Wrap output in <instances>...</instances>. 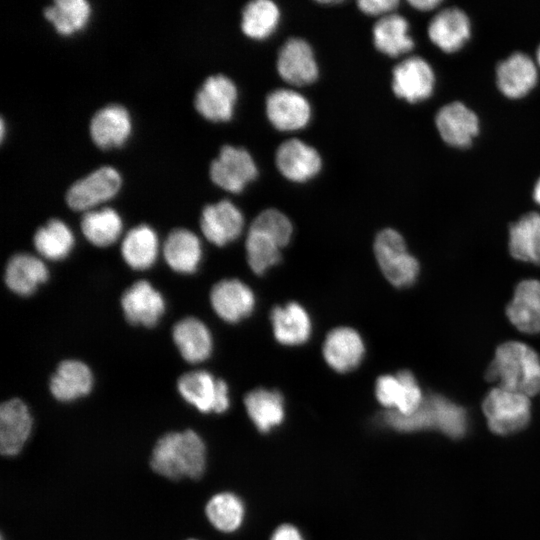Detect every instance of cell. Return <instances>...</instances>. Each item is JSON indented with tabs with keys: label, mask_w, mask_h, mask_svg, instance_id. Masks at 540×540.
Listing matches in <instances>:
<instances>
[{
	"label": "cell",
	"mask_w": 540,
	"mask_h": 540,
	"mask_svg": "<svg viewBox=\"0 0 540 540\" xmlns=\"http://www.w3.org/2000/svg\"><path fill=\"white\" fill-rule=\"evenodd\" d=\"M485 378L500 388L533 396L540 391V357L525 343L505 342L496 349Z\"/></svg>",
	"instance_id": "cell-1"
},
{
	"label": "cell",
	"mask_w": 540,
	"mask_h": 540,
	"mask_svg": "<svg viewBox=\"0 0 540 540\" xmlns=\"http://www.w3.org/2000/svg\"><path fill=\"white\" fill-rule=\"evenodd\" d=\"M150 464L156 473L172 480L197 479L206 465L205 444L192 430L167 433L155 444Z\"/></svg>",
	"instance_id": "cell-2"
},
{
	"label": "cell",
	"mask_w": 540,
	"mask_h": 540,
	"mask_svg": "<svg viewBox=\"0 0 540 540\" xmlns=\"http://www.w3.org/2000/svg\"><path fill=\"white\" fill-rule=\"evenodd\" d=\"M386 425L402 432L438 429L451 438L462 437L467 430V414L463 407L451 400L431 394L423 399L420 407L410 415L388 410L382 415Z\"/></svg>",
	"instance_id": "cell-3"
},
{
	"label": "cell",
	"mask_w": 540,
	"mask_h": 540,
	"mask_svg": "<svg viewBox=\"0 0 540 540\" xmlns=\"http://www.w3.org/2000/svg\"><path fill=\"white\" fill-rule=\"evenodd\" d=\"M374 252L381 271L392 285L404 288L416 281L419 262L407 251L405 240L398 231L392 228L380 231L375 238Z\"/></svg>",
	"instance_id": "cell-4"
},
{
	"label": "cell",
	"mask_w": 540,
	"mask_h": 540,
	"mask_svg": "<svg viewBox=\"0 0 540 540\" xmlns=\"http://www.w3.org/2000/svg\"><path fill=\"white\" fill-rule=\"evenodd\" d=\"M529 397L500 387L491 389L482 403L490 430L508 435L522 430L530 419Z\"/></svg>",
	"instance_id": "cell-5"
},
{
	"label": "cell",
	"mask_w": 540,
	"mask_h": 540,
	"mask_svg": "<svg viewBox=\"0 0 540 540\" xmlns=\"http://www.w3.org/2000/svg\"><path fill=\"white\" fill-rule=\"evenodd\" d=\"M209 173L215 185L226 191L239 193L256 179L258 169L246 149L225 145L211 163Z\"/></svg>",
	"instance_id": "cell-6"
},
{
	"label": "cell",
	"mask_w": 540,
	"mask_h": 540,
	"mask_svg": "<svg viewBox=\"0 0 540 540\" xmlns=\"http://www.w3.org/2000/svg\"><path fill=\"white\" fill-rule=\"evenodd\" d=\"M180 395L200 412L222 413L229 408L228 386L207 371L183 374L177 383Z\"/></svg>",
	"instance_id": "cell-7"
},
{
	"label": "cell",
	"mask_w": 540,
	"mask_h": 540,
	"mask_svg": "<svg viewBox=\"0 0 540 540\" xmlns=\"http://www.w3.org/2000/svg\"><path fill=\"white\" fill-rule=\"evenodd\" d=\"M120 187L119 172L104 166L75 182L67 192L66 201L73 210L88 211L113 198Z\"/></svg>",
	"instance_id": "cell-8"
},
{
	"label": "cell",
	"mask_w": 540,
	"mask_h": 540,
	"mask_svg": "<svg viewBox=\"0 0 540 540\" xmlns=\"http://www.w3.org/2000/svg\"><path fill=\"white\" fill-rule=\"evenodd\" d=\"M435 81L433 68L419 56L404 59L392 72L394 94L410 103L429 98L433 93Z\"/></svg>",
	"instance_id": "cell-9"
},
{
	"label": "cell",
	"mask_w": 540,
	"mask_h": 540,
	"mask_svg": "<svg viewBox=\"0 0 540 540\" xmlns=\"http://www.w3.org/2000/svg\"><path fill=\"white\" fill-rule=\"evenodd\" d=\"M276 67L280 77L294 86L315 82L319 68L310 44L298 37L287 39L277 56Z\"/></svg>",
	"instance_id": "cell-10"
},
{
	"label": "cell",
	"mask_w": 540,
	"mask_h": 540,
	"mask_svg": "<svg viewBox=\"0 0 540 540\" xmlns=\"http://www.w3.org/2000/svg\"><path fill=\"white\" fill-rule=\"evenodd\" d=\"M238 98L237 87L225 75L208 77L196 93L194 104L198 113L213 122L229 121Z\"/></svg>",
	"instance_id": "cell-11"
},
{
	"label": "cell",
	"mask_w": 540,
	"mask_h": 540,
	"mask_svg": "<svg viewBox=\"0 0 540 540\" xmlns=\"http://www.w3.org/2000/svg\"><path fill=\"white\" fill-rule=\"evenodd\" d=\"M266 116L279 131H296L304 128L311 118L308 100L292 89H276L265 101Z\"/></svg>",
	"instance_id": "cell-12"
},
{
	"label": "cell",
	"mask_w": 540,
	"mask_h": 540,
	"mask_svg": "<svg viewBox=\"0 0 540 540\" xmlns=\"http://www.w3.org/2000/svg\"><path fill=\"white\" fill-rule=\"evenodd\" d=\"M375 392L383 406L401 415L414 413L424 399L416 378L408 370H401L396 375L380 376Z\"/></svg>",
	"instance_id": "cell-13"
},
{
	"label": "cell",
	"mask_w": 540,
	"mask_h": 540,
	"mask_svg": "<svg viewBox=\"0 0 540 540\" xmlns=\"http://www.w3.org/2000/svg\"><path fill=\"white\" fill-rule=\"evenodd\" d=\"M275 163L286 179L296 183H303L314 178L322 167V159L318 151L296 138L286 140L279 145L275 154Z\"/></svg>",
	"instance_id": "cell-14"
},
{
	"label": "cell",
	"mask_w": 540,
	"mask_h": 540,
	"mask_svg": "<svg viewBox=\"0 0 540 540\" xmlns=\"http://www.w3.org/2000/svg\"><path fill=\"white\" fill-rule=\"evenodd\" d=\"M436 128L450 146L465 148L479 133V118L464 103L454 101L442 106L435 116Z\"/></svg>",
	"instance_id": "cell-15"
},
{
	"label": "cell",
	"mask_w": 540,
	"mask_h": 540,
	"mask_svg": "<svg viewBox=\"0 0 540 540\" xmlns=\"http://www.w3.org/2000/svg\"><path fill=\"white\" fill-rule=\"evenodd\" d=\"M121 306L130 323L152 327L158 323L165 311V300L151 283L140 280L124 292Z\"/></svg>",
	"instance_id": "cell-16"
},
{
	"label": "cell",
	"mask_w": 540,
	"mask_h": 540,
	"mask_svg": "<svg viewBox=\"0 0 540 540\" xmlns=\"http://www.w3.org/2000/svg\"><path fill=\"white\" fill-rule=\"evenodd\" d=\"M210 302L222 320L235 323L253 312L255 296L250 287L242 281L225 279L213 286Z\"/></svg>",
	"instance_id": "cell-17"
},
{
	"label": "cell",
	"mask_w": 540,
	"mask_h": 540,
	"mask_svg": "<svg viewBox=\"0 0 540 540\" xmlns=\"http://www.w3.org/2000/svg\"><path fill=\"white\" fill-rule=\"evenodd\" d=\"M537 80V65L523 52L512 53L497 65L496 83L508 98L524 97L535 87Z\"/></svg>",
	"instance_id": "cell-18"
},
{
	"label": "cell",
	"mask_w": 540,
	"mask_h": 540,
	"mask_svg": "<svg viewBox=\"0 0 540 540\" xmlns=\"http://www.w3.org/2000/svg\"><path fill=\"white\" fill-rule=\"evenodd\" d=\"M200 226L207 240L217 246H224L241 234L244 218L232 202L221 200L203 209Z\"/></svg>",
	"instance_id": "cell-19"
},
{
	"label": "cell",
	"mask_w": 540,
	"mask_h": 540,
	"mask_svg": "<svg viewBox=\"0 0 540 540\" xmlns=\"http://www.w3.org/2000/svg\"><path fill=\"white\" fill-rule=\"evenodd\" d=\"M427 32L433 44L444 52L452 53L461 49L469 40L471 22L462 9L449 7L432 18Z\"/></svg>",
	"instance_id": "cell-20"
},
{
	"label": "cell",
	"mask_w": 540,
	"mask_h": 540,
	"mask_svg": "<svg viewBox=\"0 0 540 540\" xmlns=\"http://www.w3.org/2000/svg\"><path fill=\"white\" fill-rule=\"evenodd\" d=\"M32 429V417L26 404L13 398L0 407V451L15 456L23 448Z\"/></svg>",
	"instance_id": "cell-21"
},
{
	"label": "cell",
	"mask_w": 540,
	"mask_h": 540,
	"mask_svg": "<svg viewBox=\"0 0 540 540\" xmlns=\"http://www.w3.org/2000/svg\"><path fill=\"white\" fill-rule=\"evenodd\" d=\"M365 353L360 334L349 327L331 330L323 345V356L327 364L337 372L345 373L356 368Z\"/></svg>",
	"instance_id": "cell-22"
},
{
	"label": "cell",
	"mask_w": 540,
	"mask_h": 540,
	"mask_svg": "<svg viewBox=\"0 0 540 540\" xmlns=\"http://www.w3.org/2000/svg\"><path fill=\"white\" fill-rule=\"evenodd\" d=\"M510 322L526 334L540 333V281L526 279L518 283L513 299L506 307Z\"/></svg>",
	"instance_id": "cell-23"
},
{
	"label": "cell",
	"mask_w": 540,
	"mask_h": 540,
	"mask_svg": "<svg viewBox=\"0 0 540 540\" xmlns=\"http://www.w3.org/2000/svg\"><path fill=\"white\" fill-rule=\"evenodd\" d=\"M132 129L128 111L121 105H108L97 111L90 122V135L101 149L120 147Z\"/></svg>",
	"instance_id": "cell-24"
},
{
	"label": "cell",
	"mask_w": 540,
	"mask_h": 540,
	"mask_svg": "<svg viewBox=\"0 0 540 540\" xmlns=\"http://www.w3.org/2000/svg\"><path fill=\"white\" fill-rule=\"evenodd\" d=\"M93 374L90 368L79 360L62 361L50 379V391L54 398L62 402L74 401L90 393Z\"/></svg>",
	"instance_id": "cell-25"
},
{
	"label": "cell",
	"mask_w": 540,
	"mask_h": 540,
	"mask_svg": "<svg viewBox=\"0 0 540 540\" xmlns=\"http://www.w3.org/2000/svg\"><path fill=\"white\" fill-rule=\"evenodd\" d=\"M49 272L44 262L31 254L19 253L6 265L4 280L15 294L29 296L45 283Z\"/></svg>",
	"instance_id": "cell-26"
},
{
	"label": "cell",
	"mask_w": 540,
	"mask_h": 540,
	"mask_svg": "<svg viewBox=\"0 0 540 540\" xmlns=\"http://www.w3.org/2000/svg\"><path fill=\"white\" fill-rule=\"evenodd\" d=\"M271 323L275 338L284 345L303 344L312 331L308 313L296 302L275 307L271 312Z\"/></svg>",
	"instance_id": "cell-27"
},
{
	"label": "cell",
	"mask_w": 540,
	"mask_h": 540,
	"mask_svg": "<svg viewBox=\"0 0 540 540\" xmlns=\"http://www.w3.org/2000/svg\"><path fill=\"white\" fill-rule=\"evenodd\" d=\"M165 261L178 273H194L202 259L199 238L191 231L178 228L170 232L163 245Z\"/></svg>",
	"instance_id": "cell-28"
},
{
	"label": "cell",
	"mask_w": 540,
	"mask_h": 540,
	"mask_svg": "<svg viewBox=\"0 0 540 540\" xmlns=\"http://www.w3.org/2000/svg\"><path fill=\"white\" fill-rule=\"evenodd\" d=\"M172 337L181 356L189 363L202 362L212 352L213 342L209 329L194 317L178 321L173 327Z\"/></svg>",
	"instance_id": "cell-29"
},
{
	"label": "cell",
	"mask_w": 540,
	"mask_h": 540,
	"mask_svg": "<svg viewBox=\"0 0 540 540\" xmlns=\"http://www.w3.org/2000/svg\"><path fill=\"white\" fill-rule=\"evenodd\" d=\"M377 50L390 57L408 53L414 47L409 34V22L402 15L391 13L381 17L372 30Z\"/></svg>",
	"instance_id": "cell-30"
},
{
	"label": "cell",
	"mask_w": 540,
	"mask_h": 540,
	"mask_svg": "<svg viewBox=\"0 0 540 540\" xmlns=\"http://www.w3.org/2000/svg\"><path fill=\"white\" fill-rule=\"evenodd\" d=\"M509 251L513 258L540 265V214L529 212L509 228Z\"/></svg>",
	"instance_id": "cell-31"
},
{
	"label": "cell",
	"mask_w": 540,
	"mask_h": 540,
	"mask_svg": "<svg viewBox=\"0 0 540 540\" xmlns=\"http://www.w3.org/2000/svg\"><path fill=\"white\" fill-rule=\"evenodd\" d=\"M158 253V236L154 229L146 224L132 228L122 241V257L132 269L150 268L155 263Z\"/></svg>",
	"instance_id": "cell-32"
},
{
	"label": "cell",
	"mask_w": 540,
	"mask_h": 540,
	"mask_svg": "<svg viewBox=\"0 0 540 540\" xmlns=\"http://www.w3.org/2000/svg\"><path fill=\"white\" fill-rule=\"evenodd\" d=\"M247 413L261 432H268L284 419V401L275 390L258 388L250 391L245 399Z\"/></svg>",
	"instance_id": "cell-33"
},
{
	"label": "cell",
	"mask_w": 540,
	"mask_h": 540,
	"mask_svg": "<svg viewBox=\"0 0 540 540\" xmlns=\"http://www.w3.org/2000/svg\"><path fill=\"white\" fill-rule=\"evenodd\" d=\"M33 242L42 257L58 261L70 254L75 238L66 223L59 219H51L36 231Z\"/></svg>",
	"instance_id": "cell-34"
},
{
	"label": "cell",
	"mask_w": 540,
	"mask_h": 540,
	"mask_svg": "<svg viewBox=\"0 0 540 540\" xmlns=\"http://www.w3.org/2000/svg\"><path fill=\"white\" fill-rule=\"evenodd\" d=\"M280 21V10L271 0H254L242 11L241 29L249 38L264 40L271 36Z\"/></svg>",
	"instance_id": "cell-35"
},
{
	"label": "cell",
	"mask_w": 540,
	"mask_h": 540,
	"mask_svg": "<svg viewBox=\"0 0 540 540\" xmlns=\"http://www.w3.org/2000/svg\"><path fill=\"white\" fill-rule=\"evenodd\" d=\"M122 219L111 208L87 211L81 220L85 238L95 246L106 247L114 243L122 232Z\"/></svg>",
	"instance_id": "cell-36"
},
{
	"label": "cell",
	"mask_w": 540,
	"mask_h": 540,
	"mask_svg": "<svg viewBox=\"0 0 540 540\" xmlns=\"http://www.w3.org/2000/svg\"><path fill=\"white\" fill-rule=\"evenodd\" d=\"M90 13L85 0H57L45 9L44 16L59 34L69 36L86 26Z\"/></svg>",
	"instance_id": "cell-37"
},
{
	"label": "cell",
	"mask_w": 540,
	"mask_h": 540,
	"mask_svg": "<svg viewBox=\"0 0 540 540\" xmlns=\"http://www.w3.org/2000/svg\"><path fill=\"white\" fill-rule=\"evenodd\" d=\"M245 247L248 264L258 275L264 274L280 261L282 247L272 236L260 230L249 229Z\"/></svg>",
	"instance_id": "cell-38"
},
{
	"label": "cell",
	"mask_w": 540,
	"mask_h": 540,
	"mask_svg": "<svg viewBox=\"0 0 540 540\" xmlns=\"http://www.w3.org/2000/svg\"><path fill=\"white\" fill-rule=\"evenodd\" d=\"M206 515L211 524L220 531L232 532L243 521L244 506L234 494L223 492L214 495L206 505Z\"/></svg>",
	"instance_id": "cell-39"
},
{
	"label": "cell",
	"mask_w": 540,
	"mask_h": 540,
	"mask_svg": "<svg viewBox=\"0 0 540 540\" xmlns=\"http://www.w3.org/2000/svg\"><path fill=\"white\" fill-rule=\"evenodd\" d=\"M250 228L260 230L272 236L281 247L286 246L293 232L289 218L277 209L269 208L259 213Z\"/></svg>",
	"instance_id": "cell-40"
},
{
	"label": "cell",
	"mask_w": 540,
	"mask_h": 540,
	"mask_svg": "<svg viewBox=\"0 0 540 540\" xmlns=\"http://www.w3.org/2000/svg\"><path fill=\"white\" fill-rule=\"evenodd\" d=\"M358 8L366 15L386 16L391 14L397 6V0H360L357 2Z\"/></svg>",
	"instance_id": "cell-41"
},
{
	"label": "cell",
	"mask_w": 540,
	"mask_h": 540,
	"mask_svg": "<svg viewBox=\"0 0 540 540\" xmlns=\"http://www.w3.org/2000/svg\"><path fill=\"white\" fill-rule=\"evenodd\" d=\"M271 540H304L298 529L292 525H282L273 533Z\"/></svg>",
	"instance_id": "cell-42"
},
{
	"label": "cell",
	"mask_w": 540,
	"mask_h": 540,
	"mask_svg": "<svg viewBox=\"0 0 540 540\" xmlns=\"http://www.w3.org/2000/svg\"><path fill=\"white\" fill-rule=\"evenodd\" d=\"M409 4L420 11H429L441 4L439 0H410Z\"/></svg>",
	"instance_id": "cell-43"
},
{
	"label": "cell",
	"mask_w": 540,
	"mask_h": 540,
	"mask_svg": "<svg viewBox=\"0 0 540 540\" xmlns=\"http://www.w3.org/2000/svg\"><path fill=\"white\" fill-rule=\"evenodd\" d=\"M533 198L540 205V178L537 180L533 189Z\"/></svg>",
	"instance_id": "cell-44"
},
{
	"label": "cell",
	"mask_w": 540,
	"mask_h": 540,
	"mask_svg": "<svg viewBox=\"0 0 540 540\" xmlns=\"http://www.w3.org/2000/svg\"><path fill=\"white\" fill-rule=\"evenodd\" d=\"M5 125H4V120L1 119V140H3L4 138V135H5Z\"/></svg>",
	"instance_id": "cell-45"
},
{
	"label": "cell",
	"mask_w": 540,
	"mask_h": 540,
	"mask_svg": "<svg viewBox=\"0 0 540 540\" xmlns=\"http://www.w3.org/2000/svg\"><path fill=\"white\" fill-rule=\"evenodd\" d=\"M536 59H537L538 65L540 66V44H539V46L537 48Z\"/></svg>",
	"instance_id": "cell-46"
},
{
	"label": "cell",
	"mask_w": 540,
	"mask_h": 540,
	"mask_svg": "<svg viewBox=\"0 0 540 540\" xmlns=\"http://www.w3.org/2000/svg\"><path fill=\"white\" fill-rule=\"evenodd\" d=\"M189 540H194V539H189Z\"/></svg>",
	"instance_id": "cell-47"
}]
</instances>
